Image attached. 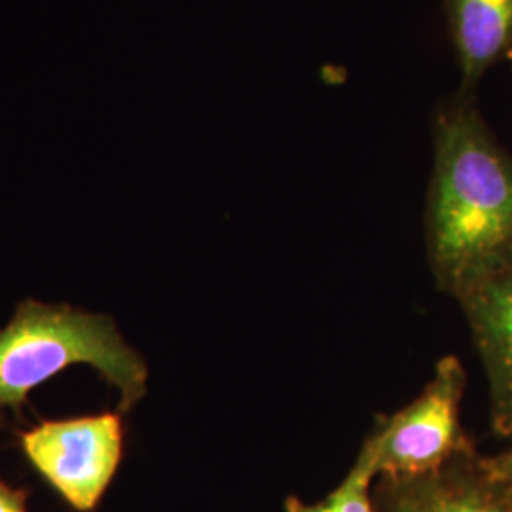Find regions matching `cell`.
<instances>
[{
  "instance_id": "6da1fadb",
  "label": "cell",
  "mask_w": 512,
  "mask_h": 512,
  "mask_svg": "<svg viewBox=\"0 0 512 512\" xmlns=\"http://www.w3.org/2000/svg\"><path fill=\"white\" fill-rule=\"evenodd\" d=\"M433 143L427 262L440 293L461 302L512 268V156L469 99L440 109Z\"/></svg>"
},
{
  "instance_id": "7a4b0ae2",
  "label": "cell",
  "mask_w": 512,
  "mask_h": 512,
  "mask_svg": "<svg viewBox=\"0 0 512 512\" xmlns=\"http://www.w3.org/2000/svg\"><path fill=\"white\" fill-rule=\"evenodd\" d=\"M74 365L93 366L120 391V414L147 393V363L110 317L33 298L19 302L12 321L0 329V410L19 414L37 385Z\"/></svg>"
},
{
  "instance_id": "3957f363",
  "label": "cell",
  "mask_w": 512,
  "mask_h": 512,
  "mask_svg": "<svg viewBox=\"0 0 512 512\" xmlns=\"http://www.w3.org/2000/svg\"><path fill=\"white\" fill-rule=\"evenodd\" d=\"M467 374L456 355L442 357L420 395L389 416H376L365 442L378 476L433 473L471 439L461 427Z\"/></svg>"
},
{
  "instance_id": "277c9868",
  "label": "cell",
  "mask_w": 512,
  "mask_h": 512,
  "mask_svg": "<svg viewBox=\"0 0 512 512\" xmlns=\"http://www.w3.org/2000/svg\"><path fill=\"white\" fill-rule=\"evenodd\" d=\"M124 414L44 420L18 431L29 465L73 511L95 512L124 459Z\"/></svg>"
},
{
  "instance_id": "5b68a950",
  "label": "cell",
  "mask_w": 512,
  "mask_h": 512,
  "mask_svg": "<svg viewBox=\"0 0 512 512\" xmlns=\"http://www.w3.org/2000/svg\"><path fill=\"white\" fill-rule=\"evenodd\" d=\"M372 499L376 512H512L473 440L433 473L378 476Z\"/></svg>"
},
{
  "instance_id": "8992f818",
  "label": "cell",
  "mask_w": 512,
  "mask_h": 512,
  "mask_svg": "<svg viewBox=\"0 0 512 512\" xmlns=\"http://www.w3.org/2000/svg\"><path fill=\"white\" fill-rule=\"evenodd\" d=\"M484 365L492 429L512 435V268L459 302Z\"/></svg>"
},
{
  "instance_id": "52a82bcc",
  "label": "cell",
  "mask_w": 512,
  "mask_h": 512,
  "mask_svg": "<svg viewBox=\"0 0 512 512\" xmlns=\"http://www.w3.org/2000/svg\"><path fill=\"white\" fill-rule=\"evenodd\" d=\"M461 88L471 92L488 69L512 54V0H444Z\"/></svg>"
},
{
  "instance_id": "ba28073f",
  "label": "cell",
  "mask_w": 512,
  "mask_h": 512,
  "mask_svg": "<svg viewBox=\"0 0 512 512\" xmlns=\"http://www.w3.org/2000/svg\"><path fill=\"white\" fill-rule=\"evenodd\" d=\"M378 478L374 454L370 446L363 442L353 467L344 480L317 503H304L300 497L289 495L283 503L285 512H376L372 488Z\"/></svg>"
},
{
  "instance_id": "9c48e42d",
  "label": "cell",
  "mask_w": 512,
  "mask_h": 512,
  "mask_svg": "<svg viewBox=\"0 0 512 512\" xmlns=\"http://www.w3.org/2000/svg\"><path fill=\"white\" fill-rule=\"evenodd\" d=\"M509 439H511L509 448L497 456L488 458V463H490L497 486L501 488V492L512 505V435Z\"/></svg>"
},
{
  "instance_id": "30bf717a",
  "label": "cell",
  "mask_w": 512,
  "mask_h": 512,
  "mask_svg": "<svg viewBox=\"0 0 512 512\" xmlns=\"http://www.w3.org/2000/svg\"><path fill=\"white\" fill-rule=\"evenodd\" d=\"M29 495L31 492L27 488H14L0 478V512H29Z\"/></svg>"
},
{
  "instance_id": "8fae6325",
  "label": "cell",
  "mask_w": 512,
  "mask_h": 512,
  "mask_svg": "<svg viewBox=\"0 0 512 512\" xmlns=\"http://www.w3.org/2000/svg\"><path fill=\"white\" fill-rule=\"evenodd\" d=\"M509 61H512V54H511V57H509Z\"/></svg>"
}]
</instances>
